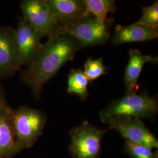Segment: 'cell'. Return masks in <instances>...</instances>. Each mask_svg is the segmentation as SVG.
<instances>
[{
    "label": "cell",
    "mask_w": 158,
    "mask_h": 158,
    "mask_svg": "<svg viewBox=\"0 0 158 158\" xmlns=\"http://www.w3.org/2000/svg\"><path fill=\"white\" fill-rule=\"evenodd\" d=\"M83 48L77 40L68 34L52 36L42 45L31 64L21 72L20 79L38 98L44 85Z\"/></svg>",
    "instance_id": "1"
},
{
    "label": "cell",
    "mask_w": 158,
    "mask_h": 158,
    "mask_svg": "<svg viewBox=\"0 0 158 158\" xmlns=\"http://www.w3.org/2000/svg\"><path fill=\"white\" fill-rule=\"evenodd\" d=\"M12 124L21 151L34 146L43 134L47 122L44 111L22 106L10 112Z\"/></svg>",
    "instance_id": "2"
},
{
    "label": "cell",
    "mask_w": 158,
    "mask_h": 158,
    "mask_svg": "<svg viewBox=\"0 0 158 158\" xmlns=\"http://www.w3.org/2000/svg\"><path fill=\"white\" fill-rule=\"evenodd\" d=\"M158 112L156 97H151L147 93H127L122 98L113 100L107 107L99 113L102 121L114 116H128L134 118L154 119Z\"/></svg>",
    "instance_id": "3"
},
{
    "label": "cell",
    "mask_w": 158,
    "mask_h": 158,
    "mask_svg": "<svg viewBox=\"0 0 158 158\" xmlns=\"http://www.w3.org/2000/svg\"><path fill=\"white\" fill-rule=\"evenodd\" d=\"M110 129H102L85 119L69 132L68 151L73 158H100L102 140Z\"/></svg>",
    "instance_id": "4"
},
{
    "label": "cell",
    "mask_w": 158,
    "mask_h": 158,
    "mask_svg": "<svg viewBox=\"0 0 158 158\" xmlns=\"http://www.w3.org/2000/svg\"><path fill=\"white\" fill-rule=\"evenodd\" d=\"M113 23V19L106 23H102L86 12L73 22L62 27L59 34H68L73 36L83 48L102 45L109 40L110 27Z\"/></svg>",
    "instance_id": "5"
},
{
    "label": "cell",
    "mask_w": 158,
    "mask_h": 158,
    "mask_svg": "<svg viewBox=\"0 0 158 158\" xmlns=\"http://www.w3.org/2000/svg\"><path fill=\"white\" fill-rule=\"evenodd\" d=\"M23 18L48 38L60 34L62 25L46 0H24L19 4Z\"/></svg>",
    "instance_id": "6"
},
{
    "label": "cell",
    "mask_w": 158,
    "mask_h": 158,
    "mask_svg": "<svg viewBox=\"0 0 158 158\" xmlns=\"http://www.w3.org/2000/svg\"><path fill=\"white\" fill-rule=\"evenodd\" d=\"M110 130L117 131L125 140L158 149V140L141 119L128 116H114L104 119Z\"/></svg>",
    "instance_id": "7"
},
{
    "label": "cell",
    "mask_w": 158,
    "mask_h": 158,
    "mask_svg": "<svg viewBox=\"0 0 158 158\" xmlns=\"http://www.w3.org/2000/svg\"><path fill=\"white\" fill-rule=\"evenodd\" d=\"M43 35L27 23L23 17H18L15 29V43L18 59L20 66L30 65L42 46Z\"/></svg>",
    "instance_id": "8"
},
{
    "label": "cell",
    "mask_w": 158,
    "mask_h": 158,
    "mask_svg": "<svg viewBox=\"0 0 158 158\" xmlns=\"http://www.w3.org/2000/svg\"><path fill=\"white\" fill-rule=\"evenodd\" d=\"M21 69L17 55L15 29L0 25V79L11 77Z\"/></svg>",
    "instance_id": "9"
},
{
    "label": "cell",
    "mask_w": 158,
    "mask_h": 158,
    "mask_svg": "<svg viewBox=\"0 0 158 158\" xmlns=\"http://www.w3.org/2000/svg\"><path fill=\"white\" fill-rule=\"evenodd\" d=\"M158 37V28H150L135 23L127 26L117 25L111 41L114 45H121L127 43L156 40Z\"/></svg>",
    "instance_id": "10"
},
{
    "label": "cell",
    "mask_w": 158,
    "mask_h": 158,
    "mask_svg": "<svg viewBox=\"0 0 158 158\" xmlns=\"http://www.w3.org/2000/svg\"><path fill=\"white\" fill-rule=\"evenodd\" d=\"M10 106L0 109V158H12L21 151L16 138L10 116Z\"/></svg>",
    "instance_id": "11"
},
{
    "label": "cell",
    "mask_w": 158,
    "mask_h": 158,
    "mask_svg": "<svg viewBox=\"0 0 158 158\" xmlns=\"http://www.w3.org/2000/svg\"><path fill=\"white\" fill-rule=\"evenodd\" d=\"M158 57L151 55H144L136 49H130L129 60L125 70L124 80L127 93L136 92L142 70L147 63L157 64Z\"/></svg>",
    "instance_id": "12"
},
{
    "label": "cell",
    "mask_w": 158,
    "mask_h": 158,
    "mask_svg": "<svg viewBox=\"0 0 158 158\" xmlns=\"http://www.w3.org/2000/svg\"><path fill=\"white\" fill-rule=\"evenodd\" d=\"M46 2L60 23L62 27L86 13L83 1L46 0Z\"/></svg>",
    "instance_id": "13"
},
{
    "label": "cell",
    "mask_w": 158,
    "mask_h": 158,
    "mask_svg": "<svg viewBox=\"0 0 158 158\" xmlns=\"http://www.w3.org/2000/svg\"><path fill=\"white\" fill-rule=\"evenodd\" d=\"M85 12L102 23H106L108 13L114 14L117 11L115 1L114 0H84L83 1Z\"/></svg>",
    "instance_id": "14"
},
{
    "label": "cell",
    "mask_w": 158,
    "mask_h": 158,
    "mask_svg": "<svg viewBox=\"0 0 158 158\" xmlns=\"http://www.w3.org/2000/svg\"><path fill=\"white\" fill-rule=\"evenodd\" d=\"M89 83V80L83 70L80 69H71L68 74V93L76 94L81 100L85 101L89 97L87 89Z\"/></svg>",
    "instance_id": "15"
},
{
    "label": "cell",
    "mask_w": 158,
    "mask_h": 158,
    "mask_svg": "<svg viewBox=\"0 0 158 158\" xmlns=\"http://www.w3.org/2000/svg\"><path fill=\"white\" fill-rule=\"evenodd\" d=\"M123 151L131 158H158V151L127 140H125Z\"/></svg>",
    "instance_id": "16"
},
{
    "label": "cell",
    "mask_w": 158,
    "mask_h": 158,
    "mask_svg": "<svg viewBox=\"0 0 158 158\" xmlns=\"http://www.w3.org/2000/svg\"><path fill=\"white\" fill-rule=\"evenodd\" d=\"M83 68V71L89 81H93L106 74L108 69L102 57L97 59L89 58L85 62Z\"/></svg>",
    "instance_id": "17"
},
{
    "label": "cell",
    "mask_w": 158,
    "mask_h": 158,
    "mask_svg": "<svg viewBox=\"0 0 158 158\" xmlns=\"http://www.w3.org/2000/svg\"><path fill=\"white\" fill-rule=\"evenodd\" d=\"M142 17L136 23L153 28H158V2L142 8Z\"/></svg>",
    "instance_id": "18"
},
{
    "label": "cell",
    "mask_w": 158,
    "mask_h": 158,
    "mask_svg": "<svg viewBox=\"0 0 158 158\" xmlns=\"http://www.w3.org/2000/svg\"><path fill=\"white\" fill-rule=\"evenodd\" d=\"M0 80V109L2 108L8 106L6 102V94L4 90L3 86L1 83Z\"/></svg>",
    "instance_id": "19"
},
{
    "label": "cell",
    "mask_w": 158,
    "mask_h": 158,
    "mask_svg": "<svg viewBox=\"0 0 158 158\" xmlns=\"http://www.w3.org/2000/svg\"><path fill=\"white\" fill-rule=\"evenodd\" d=\"M0 80H1V79H0Z\"/></svg>",
    "instance_id": "20"
}]
</instances>
